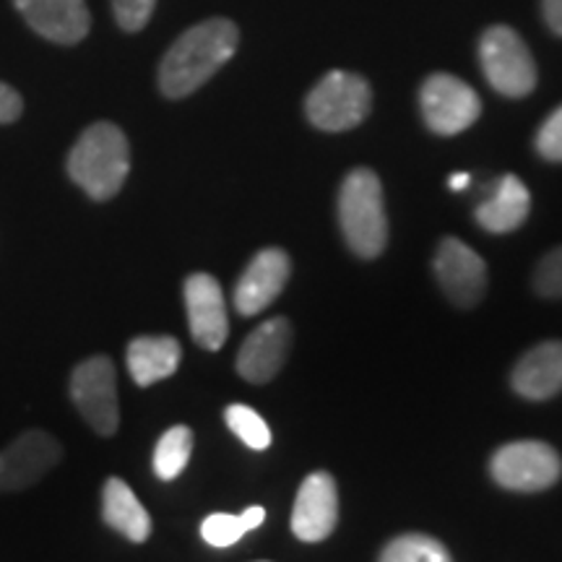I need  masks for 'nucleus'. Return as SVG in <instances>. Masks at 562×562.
Wrapping results in <instances>:
<instances>
[{
  "mask_svg": "<svg viewBox=\"0 0 562 562\" xmlns=\"http://www.w3.org/2000/svg\"><path fill=\"white\" fill-rule=\"evenodd\" d=\"M240 45L229 19H206L182 32L159 66V89L170 100L199 91L216 70L227 66Z\"/></svg>",
  "mask_w": 562,
  "mask_h": 562,
  "instance_id": "nucleus-1",
  "label": "nucleus"
},
{
  "mask_svg": "<svg viewBox=\"0 0 562 562\" xmlns=\"http://www.w3.org/2000/svg\"><path fill=\"white\" fill-rule=\"evenodd\" d=\"M66 170L89 199H115L131 172L128 138L115 123L89 125L70 149Z\"/></svg>",
  "mask_w": 562,
  "mask_h": 562,
  "instance_id": "nucleus-2",
  "label": "nucleus"
},
{
  "mask_svg": "<svg viewBox=\"0 0 562 562\" xmlns=\"http://www.w3.org/2000/svg\"><path fill=\"white\" fill-rule=\"evenodd\" d=\"M339 224L349 250L360 258H378L389 243L381 178L370 167H357L341 182Z\"/></svg>",
  "mask_w": 562,
  "mask_h": 562,
  "instance_id": "nucleus-3",
  "label": "nucleus"
},
{
  "mask_svg": "<svg viewBox=\"0 0 562 562\" xmlns=\"http://www.w3.org/2000/svg\"><path fill=\"white\" fill-rule=\"evenodd\" d=\"M480 63L484 79L497 94L521 100L537 87V63L521 34L505 24L490 26L480 40Z\"/></svg>",
  "mask_w": 562,
  "mask_h": 562,
  "instance_id": "nucleus-4",
  "label": "nucleus"
},
{
  "mask_svg": "<svg viewBox=\"0 0 562 562\" xmlns=\"http://www.w3.org/2000/svg\"><path fill=\"white\" fill-rule=\"evenodd\" d=\"M370 108V83L349 70H331L323 76L305 100L307 121L328 133H341L360 125Z\"/></svg>",
  "mask_w": 562,
  "mask_h": 562,
  "instance_id": "nucleus-5",
  "label": "nucleus"
},
{
  "mask_svg": "<svg viewBox=\"0 0 562 562\" xmlns=\"http://www.w3.org/2000/svg\"><path fill=\"white\" fill-rule=\"evenodd\" d=\"M490 474L503 490L542 492L560 480L562 459L542 440H516L497 448L490 461Z\"/></svg>",
  "mask_w": 562,
  "mask_h": 562,
  "instance_id": "nucleus-6",
  "label": "nucleus"
},
{
  "mask_svg": "<svg viewBox=\"0 0 562 562\" xmlns=\"http://www.w3.org/2000/svg\"><path fill=\"white\" fill-rule=\"evenodd\" d=\"M70 398L91 430L100 435L117 432L121 406H117L115 364L110 357L97 355L76 364V370L70 372Z\"/></svg>",
  "mask_w": 562,
  "mask_h": 562,
  "instance_id": "nucleus-7",
  "label": "nucleus"
},
{
  "mask_svg": "<svg viewBox=\"0 0 562 562\" xmlns=\"http://www.w3.org/2000/svg\"><path fill=\"white\" fill-rule=\"evenodd\" d=\"M419 108L427 128L438 136H456L472 128L482 115L480 94L451 74H432L419 89Z\"/></svg>",
  "mask_w": 562,
  "mask_h": 562,
  "instance_id": "nucleus-8",
  "label": "nucleus"
},
{
  "mask_svg": "<svg viewBox=\"0 0 562 562\" xmlns=\"http://www.w3.org/2000/svg\"><path fill=\"white\" fill-rule=\"evenodd\" d=\"M435 277L448 300L459 307H474L487 292V263L467 243L446 237L435 252Z\"/></svg>",
  "mask_w": 562,
  "mask_h": 562,
  "instance_id": "nucleus-9",
  "label": "nucleus"
},
{
  "mask_svg": "<svg viewBox=\"0 0 562 562\" xmlns=\"http://www.w3.org/2000/svg\"><path fill=\"white\" fill-rule=\"evenodd\" d=\"M63 459V446L45 430L19 435L0 451V492H21L37 484Z\"/></svg>",
  "mask_w": 562,
  "mask_h": 562,
  "instance_id": "nucleus-10",
  "label": "nucleus"
},
{
  "mask_svg": "<svg viewBox=\"0 0 562 562\" xmlns=\"http://www.w3.org/2000/svg\"><path fill=\"white\" fill-rule=\"evenodd\" d=\"M186 311L193 341L209 351L222 349L229 336V318L220 281L211 273H191L186 279Z\"/></svg>",
  "mask_w": 562,
  "mask_h": 562,
  "instance_id": "nucleus-11",
  "label": "nucleus"
},
{
  "mask_svg": "<svg viewBox=\"0 0 562 562\" xmlns=\"http://www.w3.org/2000/svg\"><path fill=\"white\" fill-rule=\"evenodd\" d=\"M339 521V490L331 474L315 472L302 482L292 510V531L300 542L315 544L331 537Z\"/></svg>",
  "mask_w": 562,
  "mask_h": 562,
  "instance_id": "nucleus-12",
  "label": "nucleus"
},
{
  "mask_svg": "<svg viewBox=\"0 0 562 562\" xmlns=\"http://www.w3.org/2000/svg\"><path fill=\"white\" fill-rule=\"evenodd\" d=\"M290 273V256L281 248H266L256 252L235 286L237 313L245 315V318L263 313L284 290Z\"/></svg>",
  "mask_w": 562,
  "mask_h": 562,
  "instance_id": "nucleus-13",
  "label": "nucleus"
},
{
  "mask_svg": "<svg viewBox=\"0 0 562 562\" xmlns=\"http://www.w3.org/2000/svg\"><path fill=\"white\" fill-rule=\"evenodd\" d=\"M292 349V326L290 321L277 318L261 323L248 339L243 341L237 355V372L248 383H269L277 372L284 368Z\"/></svg>",
  "mask_w": 562,
  "mask_h": 562,
  "instance_id": "nucleus-14",
  "label": "nucleus"
},
{
  "mask_svg": "<svg viewBox=\"0 0 562 562\" xmlns=\"http://www.w3.org/2000/svg\"><path fill=\"white\" fill-rule=\"evenodd\" d=\"M13 5L40 37L55 45H76L91 30L87 0H13Z\"/></svg>",
  "mask_w": 562,
  "mask_h": 562,
  "instance_id": "nucleus-15",
  "label": "nucleus"
},
{
  "mask_svg": "<svg viewBox=\"0 0 562 562\" xmlns=\"http://www.w3.org/2000/svg\"><path fill=\"white\" fill-rule=\"evenodd\" d=\"M510 385L529 402H547L562 391V341H542L513 368Z\"/></svg>",
  "mask_w": 562,
  "mask_h": 562,
  "instance_id": "nucleus-16",
  "label": "nucleus"
},
{
  "mask_svg": "<svg viewBox=\"0 0 562 562\" xmlns=\"http://www.w3.org/2000/svg\"><path fill=\"white\" fill-rule=\"evenodd\" d=\"M531 193L516 175H503L490 188V195L474 211V220L492 235H508L529 220Z\"/></svg>",
  "mask_w": 562,
  "mask_h": 562,
  "instance_id": "nucleus-17",
  "label": "nucleus"
},
{
  "mask_svg": "<svg viewBox=\"0 0 562 562\" xmlns=\"http://www.w3.org/2000/svg\"><path fill=\"white\" fill-rule=\"evenodd\" d=\"M180 357L182 349L175 336H136L125 351L131 378L140 389L175 375Z\"/></svg>",
  "mask_w": 562,
  "mask_h": 562,
  "instance_id": "nucleus-18",
  "label": "nucleus"
},
{
  "mask_svg": "<svg viewBox=\"0 0 562 562\" xmlns=\"http://www.w3.org/2000/svg\"><path fill=\"white\" fill-rule=\"evenodd\" d=\"M102 518L110 529L123 533L133 544H144L151 537V516L128 484L117 476H110L102 487Z\"/></svg>",
  "mask_w": 562,
  "mask_h": 562,
  "instance_id": "nucleus-19",
  "label": "nucleus"
},
{
  "mask_svg": "<svg viewBox=\"0 0 562 562\" xmlns=\"http://www.w3.org/2000/svg\"><path fill=\"white\" fill-rule=\"evenodd\" d=\"M266 510L261 505H250L248 510L240 513V516H229V513H214L206 521L201 524V537L203 542L211 547H232L237 544L248 531H256L258 526L263 524Z\"/></svg>",
  "mask_w": 562,
  "mask_h": 562,
  "instance_id": "nucleus-20",
  "label": "nucleus"
},
{
  "mask_svg": "<svg viewBox=\"0 0 562 562\" xmlns=\"http://www.w3.org/2000/svg\"><path fill=\"white\" fill-rule=\"evenodd\" d=\"M193 453V430L186 425H175L161 435L154 448V474L161 482H172L182 474Z\"/></svg>",
  "mask_w": 562,
  "mask_h": 562,
  "instance_id": "nucleus-21",
  "label": "nucleus"
},
{
  "mask_svg": "<svg viewBox=\"0 0 562 562\" xmlns=\"http://www.w3.org/2000/svg\"><path fill=\"white\" fill-rule=\"evenodd\" d=\"M381 562H453L446 544L427 533H402L381 552Z\"/></svg>",
  "mask_w": 562,
  "mask_h": 562,
  "instance_id": "nucleus-22",
  "label": "nucleus"
},
{
  "mask_svg": "<svg viewBox=\"0 0 562 562\" xmlns=\"http://www.w3.org/2000/svg\"><path fill=\"white\" fill-rule=\"evenodd\" d=\"M224 422L232 432L240 438L252 451H266L271 446V430L261 414L245 404H232L224 412Z\"/></svg>",
  "mask_w": 562,
  "mask_h": 562,
  "instance_id": "nucleus-23",
  "label": "nucleus"
},
{
  "mask_svg": "<svg viewBox=\"0 0 562 562\" xmlns=\"http://www.w3.org/2000/svg\"><path fill=\"white\" fill-rule=\"evenodd\" d=\"M533 290L539 297L560 300L562 297V245L547 252L533 271Z\"/></svg>",
  "mask_w": 562,
  "mask_h": 562,
  "instance_id": "nucleus-24",
  "label": "nucleus"
},
{
  "mask_svg": "<svg viewBox=\"0 0 562 562\" xmlns=\"http://www.w3.org/2000/svg\"><path fill=\"white\" fill-rule=\"evenodd\" d=\"M533 146H537V154L542 159L562 161V104L539 125Z\"/></svg>",
  "mask_w": 562,
  "mask_h": 562,
  "instance_id": "nucleus-25",
  "label": "nucleus"
},
{
  "mask_svg": "<svg viewBox=\"0 0 562 562\" xmlns=\"http://www.w3.org/2000/svg\"><path fill=\"white\" fill-rule=\"evenodd\" d=\"M154 9H157V0H112V11H115L117 24L125 32L144 30Z\"/></svg>",
  "mask_w": 562,
  "mask_h": 562,
  "instance_id": "nucleus-26",
  "label": "nucleus"
},
{
  "mask_svg": "<svg viewBox=\"0 0 562 562\" xmlns=\"http://www.w3.org/2000/svg\"><path fill=\"white\" fill-rule=\"evenodd\" d=\"M21 112H24V100H21L19 91L11 83L0 81V123L5 125L19 121Z\"/></svg>",
  "mask_w": 562,
  "mask_h": 562,
  "instance_id": "nucleus-27",
  "label": "nucleus"
},
{
  "mask_svg": "<svg viewBox=\"0 0 562 562\" xmlns=\"http://www.w3.org/2000/svg\"><path fill=\"white\" fill-rule=\"evenodd\" d=\"M542 16L547 26L562 37V0H542Z\"/></svg>",
  "mask_w": 562,
  "mask_h": 562,
  "instance_id": "nucleus-28",
  "label": "nucleus"
},
{
  "mask_svg": "<svg viewBox=\"0 0 562 562\" xmlns=\"http://www.w3.org/2000/svg\"><path fill=\"white\" fill-rule=\"evenodd\" d=\"M469 182H472V178H469L467 172H456L451 180H448V186H451V191H463V188H469Z\"/></svg>",
  "mask_w": 562,
  "mask_h": 562,
  "instance_id": "nucleus-29",
  "label": "nucleus"
}]
</instances>
